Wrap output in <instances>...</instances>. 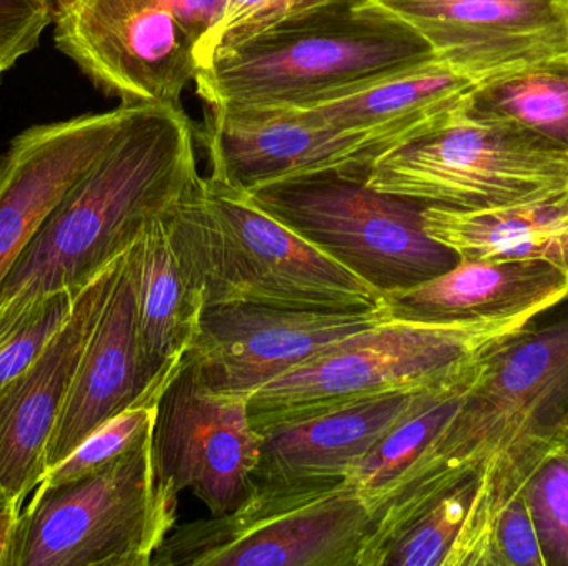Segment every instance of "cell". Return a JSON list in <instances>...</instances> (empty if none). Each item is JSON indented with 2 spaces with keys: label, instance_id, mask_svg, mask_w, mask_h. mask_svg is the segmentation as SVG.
<instances>
[{
  "label": "cell",
  "instance_id": "1",
  "mask_svg": "<svg viewBox=\"0 0 568 566\" xmlns=\"http://www.w3.org/2000/svg\"><path fill=\"white\" fill-rule=\"evenodd\" d=\"M568 438V298L487 362L374 514L359 566L437 498L474 484L446 566H493L497 525Z\"/></svg>",
  "mask_w": 568,
  "mask_h": 566
},
{
  "label": "cell",
  "instance_id": "2",
  "mask_svg": "<svg viewBox=\"0 0 568 566\" xmlns=\"http://www.w3.org/2000/svg\"><path fill=\"white\" fill-rule=\"evenodd\" d=\"M196 130L176 105H140L112 148L47 216L0 282V331L27 306L79 291L200 178Z\"/></svg>",
  "mask_w": 568,
  "mask_h": 566
},
{
  "label": "cell",
  "instance_id": "3",
  "mask_svg": "<svg viewBox=\"0 0 568 566\" xmlns=\"http://www.w3.org/2000/svg\"><path fill=\"white\" fill-rule=\"evenodd\" d=\"M170 239L206 306L256 302L317 311L381 308L383 296L213 176L166 212Z\"/></svg>",
  "mask_w": 568,
  "mask_h": 566
},
{
  "label": "cell",
  "instance_id": "4",
  "mask_svg": "<svg viewBox=\"0 0 568 566\" xmlns=\"http://www.w3.org/2000/svg\"><path fill=\"white\" fill-rule=\"evenodd\" d=\"M430 56L379 0H333L220 52L196 93L209 106H307Z\"/></svg>",
  "mask_w": 568,
  "mask_h": 566
},
{
  "label": "cell",
  "instance_id": "5",
  "mask_svg": "<svg viewBox=\"0 0 568 566\" xmlns=\"http://www.w3.org/2000/svg\"><path fill=\"white\" fill-rule=\"evenodd\" d=\"M542 315L456 322L386 319L253 392L250 421L263 434L381 395L449 384L470 374Z\"/></svg>",
  "mask_w": 568,
  "mask_h": 566
},
{
  "label": "cell",
  "instance_id": "6",
  "mask_svg": "<svg viewBox=\"0 0 568 566\" xmlns=\"http://www.w3.org/2000/svg\"><path fill=\"white\" fill-rule=\"evenodd\" d=\"M373 532L346 477L253 478L229 514L173 528L152 566H359Z\"/></svg>",
  "mask_w": 568,
  "mask_h": 566
},
{
  "label": "cell",
  "instance_id": "7",
  "mask_svg": "<svg viewBox=\"0 0 568 566\" xmlns=\"http://www.w3.org/2000/svg\"><path fill=\"white\" fill-rule=\"evenodd\" d=\"M176 511L179 494L156 474L150 432L93 474L36 488L20 512L9 566H152Z\"/></svg>",
  "mask_w": 568,
  "mask_h": 566
},
{
  "label": "cell",
  "instance_id": "8",
  "mask_svg": "<svg viewBox=\"0 0 568 566\" xmlns=\"http://www.w3.org/2000/svg\"><path fill=\"white\" fill-rule=\"evenodd\" d=\"M225 0H52L53 42L123 105H176L212 62Z\"/></svg>",
  "mask_w": 568,
  "mask_h": 566
},
{
  "label": "cell",
  "instance_id": "9",
  "mask_svg": "<svg viewBox=\"0 0 568 566\" xmlns=\"http://www.w3.org/2000/svg\"><path fill=\"white\" fill-rule=\"evenodd\" d=\"M366 183L424 206L506 208L567 192L568 150L473 105L381 155Z\"/></svg>",
  "mask_w": 568,
  "mask_h": 566
},
{
  "label": "cell",
  "instance_id": "10",
  "mask_svg": "<svg viewBox=\"0 0 568 566\" xmlns=\"http://www.w3.org/2000/svg\"><path fill=\"white\" fill-rule=\"evenodd\" d=\"M248 195L381 296L414 288L460 261L427 235L423 203L371 188L363 176L314 173Z\"/></svg>",
  "mask_w": 568,
  "mask_h": 566
},
{
  "label": "cell",
  "instance_id": "11",
  "mask_svg": "<svg viewBox=\"0 0 568 566\" xmlns=\"http://www.w3.org/2000/svg\"><path fill=\"white\" fill-rule=\"evenodd\" d=\"M248 401L212 391L182 361L159 402L152 431L156 474L176 494L192 492L215 517L239 507L262 459L263 434L250 421Z\"/></svg>",
  "mask_w": 568,
  "mask_h": 566
},
{
  "label": "cell",
  "instance_id": "12",
  "mask_svg": "<svg viewBox=\"0 0 568 566\" xmlns=\"http://www.w3.org/2000/svg\"><path fill=\"white\" fill-rule=\"evenodd\" d=\"M381 308L317 311L256 302L206 306L183 361L203 384L248 395L354 332L386 321Z\"/></svg>",
  "mask_w": 568,
  "mask_h": 566
},
{
  "label": "cell",
  "instance_id": "13",
  "mask_svg": "<svg viewBox=\"0 0 568 566\" xmlns=\"http://www.w3.org/2000/svg\"><path fill=\"white\" fill-rule=\"evenodd\" d=\"M202 138L210 176L246 193L323 172L367 178L381 156L363 133L334 128L294 106H210Z\"/></svg>",
  "mask_w": 568,
  "mask_h": 566
},
{
  "label": "cell",
  "instance_id": "14",
  "mask_svg": "<svg viewBox=\"0 0 568 566\" xmlns=\"http://www.w3.org/2000/svg\"><path fill=\"white\" fill-rule=\"evenodd\" d=\"M406 20L434 55L504 80L568 66V0H379Z\"/></svg>",
  "mask_w": 568,
  "mask_h": 566
},
{
  "label": "cell",
  "instance_id": "15",
  "mask_svg": "<svg viewBox=\"0 0 568 566\" xmlns=\"http://www.w3.org/2000/svg\"><path fill=\"white\" fill-rule=\"evenodd\" d=\"M140 105L20 132L0 159V282L47 216L112 148Z\"/></svg>",
  "mask_w": 568,
  "mask_h": 566
},
{
  "label": "cell",
  "instance_id": "16",
  "mask_svg": "<svg viewBox=\"0 0 568 566\" xmlns=\"http://www.w3.org/2000/svg\"><path fill=\"white\" fill-rule=\"evenodd\" d=\"M123 256L79 289L65 325L0 394V482L13 504H26L45 474L47 442L119 278Z\"/></svg>",
  "mask_w": 568,
  "mask_h": 566
},
{
  "label": "cell",
  "instance_id": "17",
  "mask_svg": "<svg viewBox=\"0 0 568 566\" xmlns=\"http://www.w3.org/2000/svg\"><path fill=\"white\" fill-rule=\"evenodd\" d=\"M170 382L150 384L146 379L136 335L135 288L125 253L119 278L47 442L45 474L100 425L145 399L162 395Z\"/></svg>",
  "mask_w": 568,
  "mask_h": 566
},
{
  "label": "cell",
  "instance_id": "18",
  "mask_svg": "<svg viewBox=\"0 0 568 566\" xmlns=\"http://www.w3.org/2000/svg\"><path fill=\"white\" fill-rule=\"evenodd\" d=\"M496 82L499 80L434 55L339 95L294 109L334 128L363 133L384 155L466 112L477 95Z\"/></svg>",
  "mask_w": 568,
  "mask_h": 566
},
{
  "label": "cell",
  "instance_id": "19",
  "mask_svg": "<svg viewBox=\"0 0 568 566\" xmlns=\"http://www.w3.org/2000/svg\"><path fill=\"white\" fill-rule=\"evenodd\" d=\"M568 298V279L547 263L459 261L414 288L383 296L387 319L456 322L546 312Z\"/></svg>",
  "mask_w": 568,
  "mask_h": 566
},
{
  "label": "cell",
  "instance_id": "20",
  "mask_svg": "<svg viewBox=\"0 0 568 566\" xmlns=\"http://www.w3.org/2000/svg\"><path fill=\"white\" fill-rule=\"evenodd\" d=\"M165 215L153 219L126 251L140 354L150 384H166L175 378L205 309L202 291L170 239Z\"/></svg>",
  "mask_w": 568,
  "mask_h": 566
},
{
  "label": "cell",
  "instance_id": "21",
  "mask_svg": "<svg viewBox=\"0 0 568 566\" xmlns=\"http://www.w3.org/2000/svg\"><path fill=\"white\" fill-rule=\"evenodd\" d=\"M426 391L381 395L263 432L255 478L347 477Z\"/></svg>",
  "mask_w": 568,
  "mask_h": 566
},
{
  "label": "cell",
  "instance_id": "22",
  "mask_svg": "<svg viewBox=\"0 0 568 566\" xmlns=\"http://www.w3.org/2000/svg\"><path fill=\"white\" fill-rule=\"evenodd\" d=\"M423 225L434 241L453 249L460 261H540L568 279V189L506 208L463 212L426 206Z\"/></svg>",
  "mask_w": 568,
  "mask_h": 566
},
{
  "label": "cell",
  "instance_id": "23",
  "mask_svg": "<svg viewBox=\"0 0 568 566\" xmlns=\"http://www.w3.org/2000/svg\"><path fill=\"white\" fill-rule=\"evenodd\" d=\"M489 359L477 366L470 374L424 392L416 408L349 472L346 478L356 488L371 514H376L390 488L406 474L440 425L456 411L463 395L486 371Z\"/></svg>",
  "mask_w": 568,
  "mask_h": 566
},
{
  "label": "cell",
  "instance_id": "24",
  "mask_svg": "<svg viewBox=\"0 0 568 566\" xmlns=\"http://www.w3.org/2000/svg\"><path fill=\"white\" fill-rule=\"evenodd\" d=\"M474 105L568 150V66L526 70L486 86Z\"/></svg>",
  "mask_w": 568,
  "mask_h": 566
},
{
  "label": "cell",
  "instance_id": "25",
  "mask_svg": "<svg viewBox=\"0 0 568 566\" xmlns=\"http://www.w3.org/2000/svg\"><path fill=\"white\" fill-rule=\"evenodd\" d=\"M474 484L437 498L386 542L373 566H446L466 521Z\"/></svg>",
  "mask_w": 568,
  "mask_h": 566
},
{
  "label": "cell",
  "instance_id": "26",
  "mask_svg": "<svg viewBox=\"0 0 568 566\" xmlns=\"http://www.w3.org/2000/svg\"><path fill=\"white\" fill-rule=\"evenodd\" d=\"M162 395L145 399L100 425L69 457L50 469L36 488L55 487L85 477L132 451L152 432Z\"/></svg>",
  "mask_w": 568,
  "mask_h": 566
},
{
  "label": "cell",
  "instance_id": "27",
  "mask_svg": "<svg viewBox=\"0 0 568 566\" xmlns=\"http://www.w3.org/2000/svg\"><path fill=\"white\" fill-rule=\"evenodd\" d=\"M77 292H53L32 302L0 331V394L36 361L65 325L72 315Z\"/></svg>",
  "mask_w": 568,
  "mask_h": 566
},
{
  "label": "cell",
  "instance_id": "28",
  "mask_svg": "<svg viewBox=\"0 0 568 566\" xmlns=\"http://www.w3.org/2000/svg\"><path fill=\"white\" fill-rule=\"evenodd\" d=\"M547 566H568V455L550 459L524 491Z\"/></svg>",
  "mask_w": 568,
  "mask_h": 566
},
{
  "label": "cell",
  "instance_id": "29",
  "mask_svg": "<svg viewBox=\"0 0 568 566\" xmlns=\"http://www.w3.org/2000/svg\"><path fill=\"white\" fill-rule=\"evenodd\" d=\"M329 2L333 0H225L222 19L210 45L212 60L220 52Z\"/></svg>",
  "mask_w": 568,
  "mask_h": 566
},
{
  "label": "cell",
  "instance_id": "30",
  "mask_svg": "<svg viewBox=\"0 0 568 566\" xmlns=\"http://www.w3.org/2000/svg\"><path fill=\"white\" fill-rule=\"evenodd\" d=\"M52 25V0H0V76L40 45Z\"/></svg>",
  "mask_w": 568,
  "mask_h": 566
},
{
  "label": "cell",
  "instance_id": "31",
  "mask_svg": "<svg viewBox=\"0 0 568 566\" xmlns=\"http://www.w3.org/2000/svg\"><path fill=\"white\" fill-rule=\"evenodd\" d=\"M493 566H547L526 497L510 502L497 525Z\"/></svg>",
  "mask_w": 568,
  "mask_h": 566
},
{
  "label": "cell",
  "instance_id": "32",
  "mask_svg": "<svg viewBox=\"0 0 568 566\" xmlns=\"http://www.w3.org/2000/svg\"><path fill=\"white\" fill-rule=\"evenodd\" d=\"M23 505L10 502L0 508V566H9L12 555L13 538H16L17 524Z\"/></svg>",
  "mask_w": 568,
  "mask_h": 566
},
{
  "label": "cell",
  "instance_id": "33",
  "mask_svg": "<svg viewBox=\"0 0 568 566\" xmlns=\"http://www.w3.org/2000/svg\"><path fill=\"white\" fill-rule=\"evenodd\" d=\"M10 501L9 497H7L6 491H3L2 482H0V508L6 507V505H9Z\"/></svg>",
  "mask_w": 568,
  "mask_h": 566
},
{
  "label": "cell",
  "instance_id": "34",
  "mask_svg": "<svg viewBox=\"0 0 568 566\" xmlns=\"http://www.w3.org/2000/svg\"><path fill=\"white\" fill-rule=\"evenodd\" d=\"M562 452H566V454L568 455V438H567V441H566V445H564V451Z\"/></svg>",
  "mask_w": 568,
  "mask_h": 566
}]
</instances>
